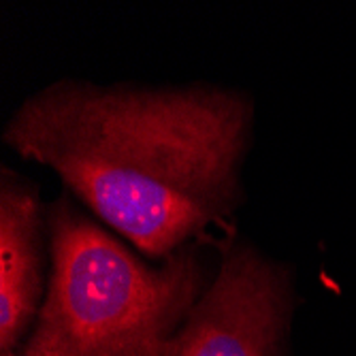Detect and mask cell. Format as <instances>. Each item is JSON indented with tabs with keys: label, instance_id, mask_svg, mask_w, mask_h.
<instances>
[{
	"label": "cell",
	"instance_id": "2",
	"mask_svg": "<svg viewBox=\"0 0 356 356\" xmlns=\"http://www.w3.org/2000/svg\"><path fill=\"white\" fill-rule=\"evenodd\" d=\"M49 229L51 277L24 356H163L201 297L192 252L149 267L67 201Z\"/></svg>",
	"mask_w": 356,
	"mask_h": 356
},
{
	"label": "cell",
	"instance_id": "3",
	"mask_svg": "<svg viewBox=\"0 0 356 356\" xmlns=\"http://www.w3.org/2000/svg\"><path fill=\"white\" fill-rule=\"evenodd\" d=\"M288 316L282 269L252 248H233L163 356H284Z\"/></svg>",
	"mask_w": 356,
	"mask_h": 356
},
{
	"label": "cell",
	"instance_id": "1",
	"mask_svg": "<svg viewBox=\"0 0 356 356\" xmlns=\"http://www.w3.org/2000/svg\"><path fill=\"white\" fill-rule=\"evenodd\" d=\"M248 118L222 90L62 81L22 105L5 139L139 250L171 256L233 205Z\"/></svg>",
	"mask_w": 356,
	"mask_h": 356
},
{
	"label": "cell",
	"instance_id": "4",
	"mask_svg": "<svg viewBox=\"0 0 356 356\" xmlns=\"http://www.w3.org/2000/svg\"><path fill=\"white\" fill-rule=\"evenodd\" d=\"M41 209L37 192L15 175H3L0 188V348H15L39 316Z\"/></svg>",
	"mask_w": 356,
	"mask_h": 356
},
{
	"label": "cell",
	"instance_id": "5",
	"mask_svg": "<svg viewBox=\"0 0 356 356\" xmlns=\"http://www.w3.org/2000/svg\"><path fill=\"white\" fill-rule=\"evenodd\" d=\"M3 356H15V354H13V350H9V352H3Z\"/></svg>",
	"mask_w": 356,
	"mask_h": 356
}]
</instances>
